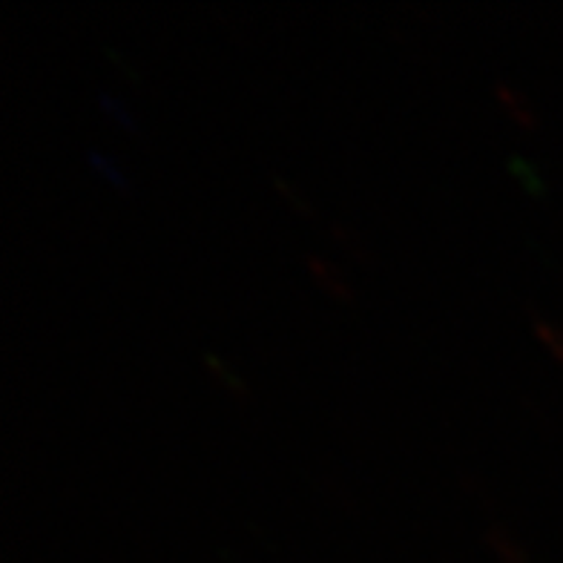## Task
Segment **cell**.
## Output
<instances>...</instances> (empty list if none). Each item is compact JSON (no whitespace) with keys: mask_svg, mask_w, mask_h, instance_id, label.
Returning <instances> with one entry per match:
<instances>
[{"mask_svg":"<svg viewBox=\"0 0 563 563\" xmlns=\"http://www.w3.org/2000/svg\"><path fill=\"white\" fill-rule=\"evenodd\" d=\"M308 267H311V274L317 276V279L322 282V285H325V288L331 290L336 299L354 297V294H351V285L345 282V276H340V271H336L331 262L319 260V256H311V260H308Z\"/></svg>","mask_w":563,"mask_h":563,"instance_id":"obj_1","label":"cell"},{"mask_svg":"<svg viewBox=\"0 0 563 563\" xmlns=\"http://www.w3.org/2000/svg\"><path fill=\"white\" fill-rule=\"evenodd\" d=\"M486 538H489L492 547L497 549V555L504 558L506 563H527V555H523V549H520L518 543L511 541L509 534H506L500 527H492Z\"/></svg>","mask_w":563,"mask_h":563,"instance_id":"obj_2","label":"cell"},{"mask_svg":"<svg viewBox=\"0 0 563 563\" xmlns=\"http://www.w3.org/2000/svg\"><path fill=\"white\" fill-rule=\"evenodd\" d=\"M495 89H497V98H500V101H504V104L509 107V112H511V115H515V121H518V124L534 126L532 110H529V107L523 104V101H520L518 96H515V89H509V87H506V84H495Z\"/></svg>","mask_w":563,"mask_h":563,"instance_id":"obj_3","label":"cell"},{"mask_svg":"<svg viewBox=\"0 0 563 563\" xmlns=\"http://www.w3.org/2000/svg\"><path fill=\"white\" fill-rule=\"evenodd\" d=\"M529 311H532V308H529ZM532 319H534V331H538V336H541V340L547 342L549 351H552V354H555L558 360H563V334H561V331H558V328L552 325V322H547V319L538 317V313H534V311H532Z\"/></svg>","mask_w":563,"mask_h":563,"instance_id":"obj_4","label":"cell"},{"mask_svg":"<svg viewBox=\"0 0 563 563\" xmlns=\"http://www.w3.org/2000/svg\"><path fill=\"white\" fill-rule=\"evenodd\" d=\"M205 360H208V365H210V368H213V374H216V377L222 379L224 386H228L230 391L236 394L239 400H245V402H247V391H245V386H242V383H239V379H236V374H233V371H228V368H224V365L219 363V360H216L213 354H208V356H205Z\"/></svg>","mask_w":563,"mask_h":563,"instance_id":"obj_5","label":"cell"},{"mask_svg":"<svg viewBox=\"0 0 563 563\" xmlns=\"http://www.w3.org/2000/svg\"><path fill=\"white\" fill-rule=\"evenodd\" d=\"M274 185L279 187V194L285 196V199H288L290 205H294V208H297V210H302V213H311V210H308V201H305L302 196H299L297 190H294V187H290L288 181H285V178H274Z\"/></svg>","mask_w":563,"mask_h":563,"instance_id":"obj_6","label":"cell"},{"mask_svg":"<svg viewBox=\"0 0 563 563\" xmlns=\"http://www.w3.org/2000/svg\"><path fill=\"white\" fill-rule=\"evenodd\" d=\"M509 167H511V173H518V176L523 178V181H527V187H532L534 194H541V187H538V178H534V173L529 170L527 164L520 162V158H511Z\"/></svg>","mask_w":563,"mask_h":563,"instance_id":"obj_7","label":"cell"},{"mask_svg":"<svg viewBox=\"0 0 563 563\" xmlns=\"http://www.w3.org/2000/svg\"><path fill=\"white\" fill-rule=\"evenodd\" d=\"M89 158H92V164H96L98 170H104L107 176H110L112 181H115V185H121V187L126 185L124 176H121V173L115 170V167H112V164H107V158H104V156H98V153H89Z\"/></svg>","mask_w":563,"mask_h":563,"instance_id":"obj_8","label":"cell"}]
</instances>
